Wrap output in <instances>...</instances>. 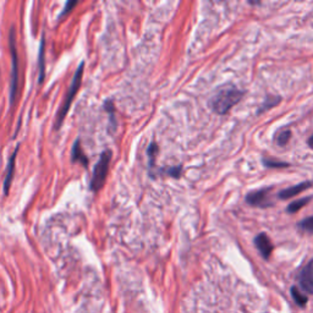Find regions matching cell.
<instances>
[{
	"label": "cell",
	"instance_id": "6da1fadb",
	"mask_svg": "<svg viewBox=\"0 0 313 313\" xmlns=\"http://www.w3.org/2000/svg\"><path fill=\"white\" fill-rule=\"evenodd\" d=\"M244 92L236 88L233 84L220 87L216 96L212 99V108L217 114H227L235 104L241 100Z\"/></svg>",
	"mask_w": 313,
	"mask_h": 313
},
{
	"label": "cell",
	"instance_id": "7a4b0ae2",
	"mask_svg": "<svg viewBox=\"0 0 313 313\" xmlns=\"http://www.w3.org/2000/svg\"><path fill=\"white\" fill-rule=\"evenodd\" d=\"M83 67H84V62L82 61L80 65H78L77 70H76L75 75H73L71 86H70L69 92H67L66 98H65L64 104H62V107L60 108V110H59V113H58V118H56V124H55L56 129H59V127H60V125L62 124V121H64L65 116H66L67 111H69V109H70V105H71L73 98H75L76 93H77V91H78V88H80L81 81H82Z\"/></svg>",
	"mask_w": 313,
	"mask_h": 313
},
{
	"label": "cell",
	"instance_id": "3957f363",
	"mask_svg": "<svg viewBox=\"0 0 313 313\" xmlns=\"http://www.w3.org/2000/svg\"><path fill=\"white\" fill-rule=\"evenodd\" d=\"M10 43V53H11V82H10V105L15 104V100L18 94V55L16 50V34L15 27H11L9 34Z\"/></svg>",
	"mask_w": 313,
	"mask_h": 313
},
{
	"label": "cell",
	"instance_id": "277c9868",
	"mask_svg": "<svg viewBox=\"0 0 313 313\" xmlns=\"http://www.w3.org/2000/svg\"><path fill=\"white\" fill-rule=\"evenodd\" d=\"M111 159V152L110 151H104L100 156L99 160L94 167L93 176H92L91 180V190L93 191H98V190L102 189V186L104 185L105 179H107L108 170H109V164H110Z\"/></svg>",
	"mask_w": 313,
	"mask_h": 313
},
{
	"label": "cell",
	"instance_id": "5b68a950",
	"mask_svg": "<svg viewBox=\"0 0 313 313\" xmlns=\"http://www.w3.org/2000/svg\"><path fill=\"white\" fill-rule=\"evenodd\" d=\"M272 191V189H263L260 191L251 192L246 196V202L251 206L256 207H268L273 205V202H271L269 200V192Z\"/></svg>",
	"mask_w": 313,
	"mask_h": 313
},
{
	"label": "cell",
	"instance_id": "8992f818",
	"mask_svg": "<svg viewBox=\"0 0 313 313\" xmlns=\"http://www.w3.org/2000/svg\"><path fill=\"white\" fill-rule=\"evenodd\" d=\"M299 282H300V287L307 294L313 295V260L311 262L307 263L305 268L302 269L300 277H299Z\"/></svg>",
	"mask_w": 313,
	"mask_h": 313
},
{
	"label": "cell",
	"instance_id": "52a82bcc",
	"mask_svg": "<svg viewBox=\"0 0 313 313\" xmlns=\"http://www.w3.org/2000/svg\"><path fill=\"white\" fill-rule=\"evenodd\" d=\"M255 245L265 260H268V258L271 257L272 251H273V246H272L271 240H269L268 236H267L265 233H262V234H260V235L256 236Z\"/></svg>",
	"mask_w": 313,
	"mask_h": 313
},
{
	"label": "cell",
	"instance_id": "ba28073f",
	"mask_svg": "<svg viewBox=\"0 0 313 313\" xmlns=\"http://www.w3.org/2000/svg\"><path fill=\"white\" fill-rule=\"evenodd\" d=\"M311 186H312V182L311 181L301 182V184L295 185V186L289 187V189L282 190V191L279 192V195H278V197H279L280 200H288V198L294 197V196H298L299 193L304 192L305 190L310 189V187H311Z\"/></svg>",
	"mask_w": 313,
	"mask_h": 313
},
{
	"label": "cell",
	"instance_id": "9c48e42d",
	"mask_svg": "<svg viewBox=\"0 0 313 313\" xmlns=\"http://www.w3.org/2000/svg\"><path fill=\"white\" fill-rule=\"evenodd\" d=\"M18 147H20V146L16 147L15 152H13L11 158H10V160H9V165H7L6 178H5V181H4V192H5V195H7V192H9L10 185H11V181H12L13 170H15V160H16V156H17Z\"/></svg>",
	"mask_w": 313,
	"mask_h": 313
},
{
	"label": "cell",
	"instance_id": "30bf717a",
	"mask_svg": "<svg viewBox=\"0 0 313 313\" xmlns=\"http://www.w3.org/2000/svg\"><path fill=\"white\" fill-rule=\"evenodd\" d=\"M44 54H45V37H44V33H43L42 34V39H40L39 59H38V69H39V78H38V82H39V83H42L43 82V78H44V71H45Z\"/></svg>",
	"mask_w": 313,
	"mask_h": 313
},
{
	"label": "cell",
	"instance_id": "8fae6325",
	"mask_svg": "<svg viewBox=\"0 0 313 313\" xmlns=\"http://www.w3.org/2000/svg\"><path fill=\"white\" fill-rule=\"evenodd\" d=\"M72 160H78V162L82 163L83 165L88 164V160H87L86 156H84L83 152H82V148H81L80 140L76 141L75 145H73V148H72Z\"/></svg>",
	"mask_w": 313,
	"mask_h": 313
},
{
	"label": "cell",
	"instance_id": "7c38bea8",
	"mask_svg": "<svg viewBox=\"0 0 313 313\" xmlns=\"http://www.w3.org/2000/svg\"><path fill=\"white\" fill-rule=\"evenodd\" d=\"M312 197H305V198H300L299 201H295V202H293L291 205L288 207V213H296V212L300 211L301 208H304L305 206L307 205L309 202H311Z\"/></svg>",
	"mask_w": 313,
	"mask_h": 313
},
{
	"label": "cell",
	"instance_id": "4fadbf2b",
	"mask_svg": "<svg viewBox=\"0 0 313 313\" xmlns=\"http://www.w3.org/2000/svg\"><path fill=\"white\" fill-rule=\"evenodd\" d=\"M291 296H293L294 300H295L296 304L300 305V306H302V307L306 306L307 300H309V299H307V296L302 295L301 291L299 290L298 288H295V287L291 288Z\"/></svg>",
	"mask_w": 313,
	"mask_h": 313
},
{
	"label": "cell",
	"instance_id": "5bb4252c",
	"mask_svg": "<svg viewBox=\"0 0 313 313\" xmlns=\"http://www.w3.org/2000/svg\"><path fill=\"white\" fill-rule=\"evenodd\" d=\"M290 136H291V132L290 130H284V131H282L279 133V136H278L277 138V142L279 146H285L288 142H289L290 140Z\"/></svg>",
	"mask_w": 313,
	"mask_h": 313
},
{
	"label": "cell",
	"instance_id": "9a60e30c",
	"mask_svg": "<svg viewBox=\"0 0 313 313\" xmlns=\"http://www.w3.org/2000/svg\"><path fill=\"white\" fill-rule=\"evenodd\" d=\"M299 227L301 228L302 230L307 231V233H313V217L306 218L299 224Z\"/></svg>",
	"mask_w": 313,
	"mask_h": 313
},
{
	"label": "cell",
	"instance_id": "2e32d148",
	"mask_svg": "<svg viewBox=\"0 0 313 313\" xmlns=\"http://www.w3.org/2000/svg\"><path fill=\"white\" fill-rule=\"evenodd\" d=\"M263 164L268 168H287L289 167L288 163L284 162H277V160H271V159H265L263 160Z\"/></svg>",
	"mask_w": 313,
	"mask_h": 313
},
{
	"label": "cell",
	"instance_id": "e0dca14e",
	"mask_svg": "<svg viewBox=\"0 0 313 313\" xmlns=\"http://www.w3.org/2000/svg\"><path fill=\"white\" fill-rule=\"evenodd\" d=\"M157 152H158V147L156 143L154 142L151 143V146H149V148H148V152H147V153H148L149 159H151V167L152 165H154V158H156Z\"/></svg>",
	"mask_w": 313,
	"mask_h": 313
},
{
	"label": "cell",
	"instance_id": "ac0fdd59",
	"mask_svg": "<svg viewBox=\"0 0 313 313\" xmlns=\"http://www.w3.org/2000/svg\"><path fill=\"white\" fill-rule=\"evenodd\" d=\"M76 5H77V1H76V0H72V1H67L66 4H65V7H64V10H62L61 11V13L60 15H59V17H62V16H65L66 15L67 12H70L71 11V9L73 6H76Z\"/></svg>",
	"mask_w": 313,
	"mask_h": 313
},
{
	"label": "cell",
	"instance_id": "d6986e66",
	"mask_svg": "<svg viewBox=\"0 0 313 313\" xmlns=\"http://www.w3.org/2000/svg\"><path fill=\"white\" fill-rule=\"evenodd\" d=\"M272 99H273V98H269V99H267L266 103H265V105H263L262 109H261V110L258 111V113H263V111H265L266 109H269L271 107H274V105L278 104V102H279V100H280V98L277 97L276 99L273 100V102H272Z\"/></svg>",
	"mask_w": 313,
	"mask_h": 313
},
{
	"label": "cell",
	"instance_id": "ffe728a7",
	"mask_svg": "<svg viewBox=\"0 0 313 313\" xmlns=\"http://www.w3.org/2000/svg\"><path fill=\"white\" fill-rule=\"evenodd\" d=\"M167 173L169 174V175L174 176V178H179L181 174V167H176V168H169L167 169Z\"/></svg>",
	"mask_w": 313,
	"mask_h": 313
},
{
	"label": "cell",
	"instance_id": "44dd1931",
	"mask_svg": "<svg viewBox=\"0 0 313 313\" xmlns=\"http://www.w3.org/2000/svg\"><path fill=\"white\" fill-rule=\"evenodd\" d=\"M309 145H310V146H311V147H312V148H313V136H312V137H311V138H310V140H309Z\"/></svg>",
	"mask_w": 313,
	"mask_h": 313
}]
</instances>
